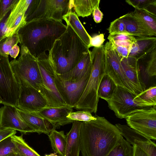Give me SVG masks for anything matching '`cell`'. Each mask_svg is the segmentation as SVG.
Masks as SVG:
<instances>
[{
	"mask_svg": "<svg viewBox=\"0 0 156 156\" xmlns=\"http://www.w3.org/2000/svg\"><path fill=\"white\" fill-rule=\"evenodd\" d=\"M115 126L121 134L130 144L135 145L141 149L148 156H156V144L151 139L137 132L126 125L116 124Z\"/></svg>",
	"mask_w": 156,
	"mask_h": 156,
	"instance_id": "15",
	"label": "cell"
},
{
	"mask_svg": "<svg viewBox=\"0 0 156 156\" xmlns=\"http://www.w3.org/2000/svg\"><path fill=\"white\" fill-rule=\"evenodd\" d=\"M103 34H101L91 37L89 48L91 47H99L103 45L105 41Z\"/></svg>",
	"mask_w": 156,
	"mask_h": 156,
	"instance_id": "42",
	"label": "cell"
},
{
	"mask_svg": "<svg viewBox=\"0 0 156 156\" xmlns=\"http://www.w3.org/2000/svg\"><path fill=\"white\" fill-rule=\"evenodd\" d=\"M133 15L142 21L156 35V16L142 9H135Z\"/></svg>",
	"mask_w": 156,
	"mask_h": 156,
	"instance_id": "31",
	"label": "cell"
},
{
	"mask_svg": "<svg viewBox=\"0 0 156 156\" xmlns=\"http://www.w3.org/2000/svg\"><path fill=\"white\" fill-rule=\"evenodd\" d=\"M20 48L19 46L17 45L13 46L12 49L9 51V54L11 57L15 58L18 56L20 52Z\"/></svg>",
	"mask_w": 156,
	"mask_h": 156,
	"instance_id": "46",
	"label": "cell"
},
{
	"mask_svg": "<svg viewBox=\"0 0 156 156\" xmlns=\"http://www.w3.org/2000/svg\"><path fill=\"white\" fill-rule=\"evenodd\" d=\"M48 136L52 149L59 156H65L67 137L64 132L58 131L54 129Z\"/></svg>",
	"mask_w": 156,
	"mask_h": 156,
	"instance_id": "27",
	"label": "cell"
},
{
	"mask_svg": "<svg viewBox=\"0 0 156 156\" xmlns=\"http://www.w3.org/2000/svg\"><path fill=\"white\" fill-rule=\"evenodd\" d=\"M20 87L12 70L8 57L0 54V96L4 105L17 107Z\"/></svg>",
	"mask_w": 156,
	"mask_h": 156,
	"instance_id": "7",
	"label": "cell"
},
{
	"mask_svg": "<svg viewBox=\"0 0 156 156\" xmlns=\"http://www.w3.org/2000/svg\"><path fill=\"white\" fill-rule=\"evenodd\" d=\"M37 58L44 85V97L46 100L48 106H66L56 87L55 81L56 71L48 55L45 53Z\"/></svg>",
	"mask_w": 156,
	"mask_h": 156,
	"instance_id": "6",
	"label": "cell"
},
{
	"mask_svg": "<svg viewBox=\"0 0 156 156\" xmlns=\"http://www.w3.org/2000/svg\"><path fill=\"white\" fill-rule=\"evenodd\" d=\"M0 129H13L23 134L35 132L23 119L16 107L7 105L0 108Z\"/></svg>",
	"mask_w": 156,
	"mask_h": 156,
	"instance_id": "13",
	"label": "cell"
},
{
	"mask_svg": "<svg viewBox=\"0 0 156 156\" xmlns=\"http://www.w3.org/2000/svg\"><path fill=\"white\" fill-rule=\"evenodd\" d=\"M126 2L135 9L145 10L151 5L156 4V0H126Z\"/></svg>",
	"mask_w": 156,
	"mask_h": 156,
	"instance_id": "37",
	"label": "cell"
},
{
	"mask_svg": "<svg viewBox=\"0 0 156 156\" xmlns=\"http://www.w3.org/2000/svg\"><path fill=\"white\" fill-rule=\"evenodd\" d=\"M100 2V0H73V7L78 16L87 17L99 7Z\"/></svg>",
	"mask_w": 156,
	"mask_h": 156,
	"instance_id": "28",
	"label": "cell"
},
{
	"mask_svg": "<svg viewBox=\"0 0 156 156\" xmlns=\"http://www.w3.org/2000/svg\"><path fill=\"white\" fill-rule=\"evenodd\" d=\"M91 72L87 73L77 82L64 79L55 73V81L56 87L67 106L72 108L75 107L84 91Z\"/></svg>",
	"mask_w": 156,
	"mask_h": 156,
	"instance_id": "12",
	"label": "cell"
},
{
	"mask_svg": "<svg viewBox=\"0 0 156 156\" xmlns=\"http://www.w3.org/2000/svg\"><path fill=\"white\" fill-rule=\"evenodd\" d=\"M156 48L155 37H136L131 47L128 57L137 60Z\"/></svg>",
	"mask_w": 156,
	"mask_h": 156,
	"instance_id": "21",
	"label": "cell"
},
{
	"mask_svg": "<svg viewBox=\"0 0 156 156\" xmlns=\"http://www.w3.org/2000/svg\"><path fill=\"white\" fill-rule=\"evenodd\" d=\"M140 73L145 72L150 77L156 75V48L137 60Z\"/></svg>",
	"mask_w": 156,
	"mask_h": 156,
	"instance_id": "26",
	"label": "cell"
},
{
	"mask_svg": "<svg viewBox=\"0 0 156 156\" xmlns=\"http://www.w3.org/2000/svg\"><path fill=\"white\" fill-rule=\"evenodd\" d=\"M128 126L150 139L156 140V106L133 113L126 118Z\"/></svg>",
	"mask_w": 156,
	"mask_h": 156,
	"instance_id": "10",
	"label": "cell"
},
{
	"mask_svg": "<svg viewBox=\"0 0 156 156\" xmlns=\"http://www.w3.org/2000/svg\"><path fill=\"white\" fill-rule=\"evenodd\" d=\"M121 63L136 95L144 90L145 88L140 76L137 60L128 57L121 59Z\"/></svg>",
	"mask_w": 156,
	"mask_h": 156,
	"instance_id": "18",
	"label": "cell"
},
{
	"mask_svg": "<svg viewBox=\"0 0 156 156\" xmlns=\"http://www.w3.org/2000/svg\"><path fill=\"white\" fill-rule=\"evenodd\" d=\"M67 118L74 121L88 122L96 119V117L92 115L89 111L80 110L71 112L67 116Z\"/></svg>",
	"mask_w": 156,
	"mask_h": 156,
	"instance_id": "34",
	"label": "cell"
},
{
	"mask_svg": "<svg viewBox=\"0 0 156 156\" xmlns=\"http://www.w3.org/2000/svg\"><path fill=\"white\" fill-rule=\"evenodd\" d=\"M66 135L67 143L65 156H79L80 151V130L82 122L74 121Z\"/></svg>",
	"mask_w": 156,
	"mask_h": 156,
	"instance_id": "23",
	"label": "cell"
},
{
	"mask_svg": "<svg viewBox=\"0 0 156 156\" xmlns=\"http://www.w3.org/2000/svg\"><path fill=\"white\" fill-rule=\"evenodd\" d=\"M16 148V154L18 156H41L25 142L23 135H14L11 136Z\"/></svg>",
	"mask_w": 156,
	"mask_h": 156,
	"instance_id": "30",
	"label": "cell"
},
{
	"mask_svg": "<svg viewBox=\"0 0 156 156\" xmlns=\"http://www.w3.org/2000/svg\"><path fill=\"white\" fill-rule=\"evenodd\" d=\"M99 7L95 8L92 12L93 19L96 23H100L101 21L103 16V13L100 10Z\"/></svg>",
	"mask_w": 156,
	"mask_h": 156,
	"instance_id": "44",
	"label": "cell"
},
{
	"mask_svg": "<svg viewBox=\"0 0 156 156\" xmlns=\"http://www.w3.org/2000/svg\"><path fill=\"white\" fill-rule=\"evenodd\" d=\"M92 69L90 51L89 50L84 53L76 66L67 73L59 75L66 80L77 82L81 80Z\"/></svg>",
	"mask_w": 156,
	"mask_h": 156,
	"instance_id": "20",
	"label": "cell"
},
{
	"mask_svg": "<svg viewBox=\"0 0 156 156\" xmlns=\"http://www.w3.org/2000/svg\"><path fill=\"white\" fill-rule=\"evenodd\" d=\"M73 111L72 108L67 105L55 107L46 106L37 112H33L48 121L55 129L74 121L67 118Z\"/></svg>",
	"mask_w": 156,
	"mask_h": 156,
	"instance_id": "16",
	"label": "cell"
},
{
	"mask_svg": "<svg viewBox=\"0 0 156 156\" xmlns=\"http://www.w3.org/2000/svg\"><path fill=\"white\" fill-rule=\"evenodd\" d=\"M31 1L19 0L12 9L6 23V37L17 33L25 24L26 12Z\"/></svg>",
	"mask_w": 156,
	"mask_h": 156,
	"instance_id": "17",
	"label": "cell"
},
{
	"mask_svg": "<svg viewBox=\"0 0 156 156\" xmlns=\"http://www.w3.org/2000/svg\"><path fill=\"white\" fill-rule=\"evenodd\" d=\"M20 55L10 62L15 78L20 87L37 90L44 96V85L37 58L25 47L21 46Z\"/></svg>",
	"mask_w": 156,
	"mask_h": 156,
	"instance_id": "5",
	"label": "cell"
},
{
	"mask_svg": "<svg viewBox=\"0 0 156 156\" xmlns=\"http://www.w3.org/2000/svg\"><path fill=\"white\" fill-rule=\"evenodd\" d=\"M137 105L144 107L156 106V86L155 85L145 89L136 95L133 99Z\"/></svg>",
	"mask_w": 156,
	"mask_h": 156,
	"instance_id": "25",
	"label": "cell"
},
{
	"mask_svg": "<svg viewBox=\"0 0 156 156\" xmlns=\"http://www.w3.org/2000/svg\"><path fill=\"white\" fill-rule=\"evenodd\" d=\"M82 122L80 133L82 156H106L124 138L118 128L105 117Z\"/></svg>",
	"mask_w": 156,
	"mask_h": 156,
	"instance_id": "1",
	"label": "cell"
},
{
	"mask_svg": "<svg viewBox=\"0 0 156 156\" xmlns=\"http://www.w3.org/2000/svg\"><path fill=\"white\" fill-rule=\"evenodd\" d=\"M66 28L62 22L52 18H41L27 22L17 33L21 45L37 58L51 50L55 40Z\"/></svg>",
	"mask_w": 156,
	"mask_h": 156,
	"instance_id": "2",
	"label": "cell"
},
{
	"mask_svg": "<svg viewBox=\"0 0 156 156\" xmlns=\"http://www.w3.org/2000/svg\"><path fill=\"white\" fill-rule=\"evenodd\" d=\"M72 0H39L32 13L26 18L31 20L50 18L62 22L63 16L72 10Z\"/></svg>",
	"mask_w": 156,
	"mask_h": 156,
	"instance_id": "9",
	"label": "cell"
},
{
	"mask_svg": "<svg viewBox=\"0 0 156 156\" xmlns=\"http://www.w3.org/2000/svg\"><path fill=\"white\" fill-rule=\"evenodd\" d=\"M2 99L1 98V97L0 96V104H2Z\"/></svg>",
	"mask_w": 156,
	"mask_h": 156,
	"instance_id": "49",
	"label": "cell"
},
{
	"mask_svg": "<svg viewBox=\"0 0 156 156\" xmlns=\"http://www.w3.org/2000/svg\"><path fill=\"white\" fill-rule=\"evenodd\" d=\"M19 0H0V19L11 10Z\"/></svg>",
	"mask_w": 156,
	"mask_h": 156,
	"instance_id": "38",
	"label": "cell"
},
{
	"mask_svg": "<svg viewBox=\"0 0 156 156\" xmlns=\"http://www.w3.org/2000/svg\"><path fill=\"white\" fill-rule=\"evenodd\" d=\"M109 41H128L133 42L135 41L136 37L128 34H109L108 37Z\"/></svg>",
	"mask_w": 156,
	"mask_h": 156,
	"instance_id": "39",
	"label": "cell"
},
{
	"mask_svg": "<svg viewBox=\"0 0 156 156\" xmlns=\"http://www.w3.org/2000/svg\"><path fill=\"white\" fill-rule=\"evenodd\" d=\"M107 30L109 34H128L126 31L124 23L119 17L110 23Z\"/></svg>",
	"mask_w": 156,
	"mask_h": 156,
	"instance_id": "36",
	"label": "cell"
},
{
	"mask_svg": "<svg viewBox=\"0 0 156 156\" xmlns=\"http://www.w3.org/2000/svg\"><path fill=\"white\" fill-rule=\"evenodd\" d=\"M14 153H16V148L11 137L0 142V156H7Z\"/></svg>",
	"mask_w": 156,
	"mask_h": 156,
	"instance_id": "35",
	"label": "cell"
},
{
	"mask_svg": "<svg viewBox=\"0 0 156 156\" xmlns=\"http://www.w3.org/2000/svg\"><path fill=\"white\" fill-rule=\"evenodd\" d=\"M11 10L0 19V41L6 37L7 32L6 23Z\"/></svg>",
	"mask_w": 156,
	"mask_h": 156,
	"instance_id": "41",
	"label": "cell"
},
{
	"mask_svg": "<svg viewBox=\"0 0 156 156\" xmlns=\"http://www.w3.org/2000/svg\"><path fill=\"white\" fill-rule=\"evenodd\" d=\"M119 18L124 23L126 31L129 34L138 37L155 36L148 28L132 12Z\"/></svg>",
	"mask_w": 156,
	"mask_h": 156,
	"instance_id": "19",
	"label": "cell"
},
{
	"mask_svg": "<svg viewBox=\"0 0 156 156\" xmlns=\"http://www.w3.org/2000/svg\"><path fill=\"white\" fill-rule=\"evenodd\" d=\"M133 147L123 138L106 156H133Z\"/></svg>",
	"mask_w": 156,
	"mask_h": 156,
	"instance_id": "32",
	"label": "cell"
},
{
	"mask_svg": "<svg viewBox=\"0 0 156 156\" xmlns=\"http://www.w3.org/2000/svg\"><path fill=\"white\" fill-rule=\"evenodd\" d=\"M0 15H1V9H0Z\"/></svg>",
	"mask_w": 156,
	"mask_h": 156,
	"instance_id": "50",
	"label": "cell"
},
{
	"mask_svg": "<svg viewBox=\"0 0 156 156\" xmlns=\"http://www.w3.org/2000/svg\"><path fill=\"white\" fill-rule=\"evenodd\" d=\"M66 24V30L55 40L48 55L56 72L59 75L71 71L83 54L89 50L71 27Z\"/></svg>",
	"mask_w": 156,
	"mask_h": 156,
	"instance_id": "3",
	"label": "cell"
},
{
	"mask_svg": "<svg viewBox=\"0 0 156 156\" xmlns=\"http://www.w3.org/2000/svg\"><path fill=\"white\" fill-rule=\"evenodd\" d=\"M19 43L20 40L17 33L4 38L0 41V54L8 57L9 51Z\"/></svg>",
	"mask_w": 156,
	"mask_h": 156,
	"instance_id": "33",
	"label": "cell"
},
{
	"mask_svg": "<svg viewBox=\"0 0 156 156\" xmlns=\"http://www.w3.org/2000/svg\"><path fill=\"white\" fill-rule=\"evenodd\" d=\"M16 133V130L13 129H0V142L7 138L15 135Z\"/></svg>",
	"mask_w": 156,
	"mask_h": 156,
	"instance_id": "43",
	"label": "cell"
},
{
	"mask_svg": "<svg viewBox=\"0 0 156 156\" xmlns=\"http://www.w3.org/2000/svg\"><path fill=\"white\" fill-rule=\"evenodd\" d=\"M135 96L117 86L112 96L106 101L109 108L113 111L117 117L126 119L133 113L149 108L142 107L136 104L133 101Z\"/></svg>",
	"mask_w": 156,
	"mask_h": 156,
	"instance_id": "11",
	"label": "cell"
},
{
	"mask_svg": "<svg viewBox=\"0 0 156 156\" xmlns=\"http://www.w3.org/2000/svg\"><path fill=\"white\" fill-rule=\"evenodd\" d=\"M133 156H148L147 154L136 145H133Z\"/></svg>",
	"mask_w": 156,
	"mask_h": 156,
	"instance_id": "45",
	"label": "cell"
},
{
	"mask_svg": "<svg viewBox=\"0 0 156 156\" xmlns=\"http://www.w3.org/2000/svg\"><path fill=\"white\" fill-rule=\"evenodd\" d=\"M66 23L69 25L84 44L89 48L91 37L87 33L74 12L70 11L62 17Z\"/></svg>",
	"mask_w": 156,
	"mask_h": 156,
	"instance_id": "24",
	"label": "cell"
},
{
	"mask_svg": "<svg viewBox=\"0 0 156 156\" xmlns=\"http://www.w3.org/2000/svg\"><path fill=\"white\" fill-rule=\"evenodd\" d=\"M7 156H18V155L14 153L11 154Z\"/></svg>",
	"mask_w": 156,
	"mask_h": 156,
	"instance_id": "48",
	"label": "cell"
},
{
	"mask_svg": "<svg viewBox=\"0 0 156 156\" xmlns=\"http://www.w3.org/2000/svg\"><path fill=\"white\" fill-rule=\"evenodd\" d=\"M111 43L121 59L128 57L130 51V47L118 45L112 43Z\"/></svg>",
	"mask_w": 156,
	"mask_h": 156,
	"instance_id": "40",
	"label": "cell"
},
{
	"mask_svg": "<svg viewBox=\"0 0 156 156\" xmlns=\"http://www.w3.org/2000/svg\"><path fill=\"white\" fill-rule=\"evenodd\" d=\"M17 109L24 121L34 130L36 133H44L48 135L54 129L48 121L34 112L23 111L18 108Z\"/></svg>",
	"mask_w": 156,
	"mask_h": 156,
	"instance_id": "22",
	"label": "cell"
},
{
	"mask_svg": "<svg viewBox=\"0 0 156 156\" xmlns=\"http://www.w3.org/2000/svg\"><path fill=\"white\" fill-rule=\"evenodd\" d=\"M46 106V100L37 90L31 87H20L17 108L29 112H36Z\"/></svg>",
	"mask_w": 156,
	"mask_h": 156,
	"instance_id": "14",
	"label": "cell"
},
{
	"mask_svg": "<svg viewBox=\"0 0 156 156\" xmlns=\"http://www.w3.org/2000/svg\"><path fill=\"white\" fill-rule=\"evenodd\" d=\"M92 69L84 91L75 108L78 110L96 113L99 98L98 91L100 82L106 74L104 46L94 47L90 51Z\"/></svg>",
	"mask_w": 156,
	"mask_h": 156,
	"instance_id": "4",
	"label": "cell"
},
{
	"mask_svg": "<svg viewBox=\"0 0 156 156\" xmlns=\"http://www.w3.org/2000/svg\"><path fill=\"white\" fill-rule=\"evenodd\" d=\"M105 55V70L117 86L136 95L133 89L126 76L121 63V59L110 41L104 45Z\"/></svg>",
	"mask_w": 156,
	"mask_h": 156,
	"instance_id": "8",
	"label": "cell"
},
{
	"mask_svg": "<svg viewBox=\"0 0 156 156\" xmlns=\"http://www.w3.org/2000/svg\"><path fill=\"white\" fill-rule=\"evenodd\" d=\"M117 86L109 76L105 75L102 77L99 86L98 91V97L106 101L110 99L114 93Z\"/></svg>",
	"mask_w": 156,
	"mask_h": 156,
	"instance_id": "29",
	"label": "cell"
},
{
	"mask_svg": "<svg viewBox=\"0 0 156 156\" xmlns=\"http://www.w3.org/2000/svg\"><path fill=\"white\" fill-rule=\"evenodd\" d=\"M44 156H58L55 153H51L49 154L46 155Z\"/></svg>",
	"mask_w": 156,
	"mask_h": 156,
	"instance_id": "47",
	"label": "cell"
}]
</instances>
